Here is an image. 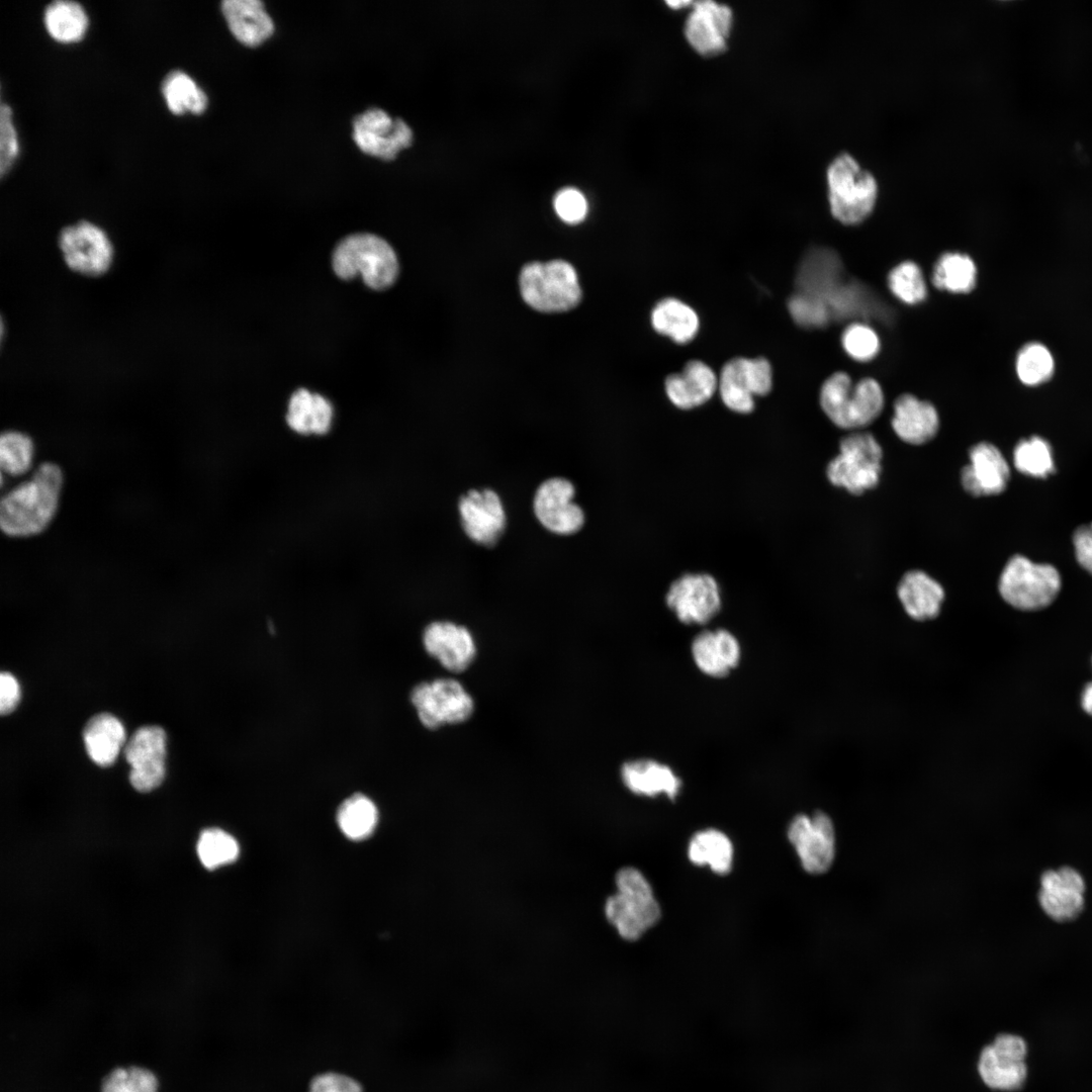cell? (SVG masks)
Masks as SVG:
<instances>
[{
	"mask_svg": "<svg viewBox=\"0 0 1092 1092\" xmlns=\"http://www.w3.org/2000/svg\"><path fill=\"white\" fill-rule=\"evenodd\" d=\"M334 410L331 401L307 389L296 390L289 398L285 422L299 436H325L333 426Z\"/></svg>",
	"mask_w": 1092,
	"mask_h": 1092,
	"instance_id": "484cf974",
	"label": "cell"
},
{
	"mask_svg": "<svg viewBox=\"0 0 1092 1092\" xmlns=\"http://www.w3.org/2000/svg\"><path fill=\"white\" fill-rule=\"evenodd\" d=\"M883 451L876 438L867 432L845 436L839 453L827 465L829 481L853 494L875 487L882 470Z\"/></svg>",
	"mask_w": 1092,
	"mask_h": 1092,
	"instance_id": "ba28073f",
	"label": "cell"
},
{
	"mask_svg": "<svg viewBox=\"0 0 1092 1092\" xmlns=\"http://www.w3.org/2000/svg\"><path fill=\"white\" fill-rule=\"evenodd\" d=\"M718 380L725 406L734 413L749 414L754 410V397L771 390L772 368L762 357H736L724 364Z\"/></svg>",
	"mask_w": 1092,
	"mask_h": 1092,
	"instance_id": "8fae6325",
	"label": "cell"
},
{
	"mask_svg": "<svg viewBox=\"0 0 1092 1092\" xmlns=\"http://www.w3.org/2000/svg\"><path fill=\"white\" fill-rule=\"evenodd\" d=\"M969 458L970 463L961 474L962 485L968 493L992 495L1005 489L1010 477L1009 465L995 445L976 444L971 448Z\"/></svg>",
	"mask_w": 1092,
	"mask_h": 1092,
	"instance_id": "44dd1931",
	"label": "cell"
},
{
	"mask_svg": "<svg viewBox=\"0 0 1092 1092\" xmlns=\"http://www.w3.org/2000/svg\"><path fill=\"white\" fill-rule=\"evenodd\" d=\"M166 742V733L159 726H143L129 738L124 755L131 767L130 784L136 791L150 792L163 782Z\"/></svg>",
	"mask_w": 1092,
	"mask_h": 1092,
	"instance_id": "9a60e30c",
	"label": "cell"
},
{
	"mask_svg": "<svg viewBox=\"0 0 1092 1092\" xmlns=\"http://www.w3.org/2000/svg\"><path fill=\"white\" fill-rule=\"evenodd\" d=\"M616 886L618 892L605 905L606 917L623 938L636 940L659 920V904L650 884L635 868L621 869Z\"/></svg>",
	"mask_w": 1092,
	"mask_h": 1092,
	"instance_id": "277c9868",
	"label": "cell"
},
{
	"mask_svg": "<svg viewBox=\"0 0 1092 1092\" xmlns=\"http://www.w3.org/2000/svg\"><path fill=\"white\" fill-rule=\"evenodd\" d=\"M308 1092H363L361 1086L352 1078L338 1074L326 1073L316 1076L309 1086Z\"/></svg>",
	"mask_w": 1092,
	"mask_h": 1092,
	"instance_id": "7dc6e473",
	"label": "cell"
},
{
	"mask_svg": "<svg viewBox=\"0 0 1092 1092\" xmlns=\"http://www.w3.org/2000/svg\"><path fill=\"white\" fill-rule=\"evenodd\" d=\"M353 139L362 152L391 160L411 146L413 131L402 119H392L384 110L371 108L355 117Z\"/></svg>",
	"mask_w": 1092,
	"mask_h": 1092,
	"instance_id": "5bb4252c",
	"label": "cell"
},
{
	"mask_svg": "<svg viewBox=\"0 0 1092 1092\" xmlns=\"http://www.w3.org/2000/svg\"><path fill=\"white\" fill-rule=\"evenodd\" d=\"M1015 370L1023 384L1039 385L1053 376L1054 357L1044 345L1037 342L1028 343L1019 350L1016 356Z\"/></svg>",
	"mask_w": 1092,
	"mask_h": 1092,
	"instance_id": "74e56055",
	"label": "cell"
},
{
	"mask_svg": "<svg viewBox=\"0 0 1092 1092\" xmlns=\"http://www.w3.org/2000/svg\"><path fill=\"white\" fill-rule=\"evenodd\" d=\"M411 701L420 722L428 729L463 723L475 709L464 686L450 677L420 682L413 689Z\"/></svg>",
	"mask_w": 1092,
	"mask_h": 1092,
	"instance_id": "9c48e42d",
	"label": "cell"
},
{
	"mask_svg": "<svg viewBox=\"0 0 1092 1092\" xmlns=\"http://www.w3.org/2000/svg\"><path fill=\"white\" fill-rule=\"evenodd\" d=\"M620 774L624 786L640 796L665 794L669 799H674L681 788V780L669 765L650 758L626 761Z\"/></svg>",
	"mask_w": 1092,
	"mask_h": 1092,
	"instance_id": "d4e9b609",
	"label": "cell"
},
{
	"mask_svg": "<svg viewBox=\"0 0 1092 1092\" xmlns=\"http://www.w3.org/2000/svg\"><path fill=\"white\" fill-rule=\"evenodd\" d=\"M650 323L656 333L680 345L694 340L700 328L696 310L674 297L662 298L653 306Z\"/></svg>",
	"mask_w": 1092,
	"mask_h": 1092,
	"instance_id": "f546056e",
	"label": "cell"
},
{
	"mask_svg": "<svg viewBox=\"0 0 1092 1092\" xmlns=\"http://www.w3.org/2000/svg\"><path fill=\"white\" fill-rule=\"evenodd\" d=\"M991 1046L1002 1057L1024 1062L1027 1050L1024 1040L1019 1036L1000 1034L996 1037Z\"/></svg>",
	"mask_w": 1092,
	"mask_h": 1092,
	"instance_id": "f907efd6",
	"label": "cell"
},
{
	"mask_svg": "<svg viewBox=\"0 0 1092 1092\" xmlns=\"http://www.w3.org/2000/svg\"><path fill=\"white\" fill-rule=\"evenodd\" d=\"M691 654L703 673L711 677H724L738 665L741 646L736 636L727 629L703 630L694 637Z\"/></svg>",
	"mask_w": 1092,
	"mask_h": 1092,
	"instance_id": "7402d4cb",
	"label": "cell"
},
{
	"mask_svg": "<svg viewBox=\"0 0 1092 1092\" xmlns=\"http://www.w3.org/2000/svg\"><path fill=\"white\" fill-rule=\"evenodd\" d=\"M158 1086L156 1075L149 1069L117 1067L102 1079L100 1092H158Z\"/></svg>",
	"mask_w": 1092,
	"mask_h": 1092,
	"instance_id": "b9f144b4",
	"label": "cell"
},
{
	"mask_svg": "<svg viewBox=\"0 0 1092 1092\" xmlns=\"http://www.w3.org/2000/svg\"><path fill=\"white\" fill-rule=\"evenodd\" d=\"M378 818L376 805L363 794H354L346 799L336 816L342 833L354 841L369 837L377 826Z\"/></svg>",
	"mask_w": 1092,
	"mask_h": 1092,
	"instance_id": "836d02e7",
	"label": "cell"
},
{
	"mask_svg": "<svg viewBox=\"0 0 1092 1092\" xmlns=\"http://www.w3.org/2000/svg\"><path fill=\"white\" fill-rule=\"evenodd\" d=\"M19 153L17 131L14 127L11 107L2 102L0 107V175L3 177L14 164Z\"/></svg>",
	"mask_w": 1092,
	"mask_h": 1092,
	"instance_id": "f6af8a7d",
	"label": "cell"
},
{
	"mask_svg": "<svg viewBox=\"0 0 1092 1092\" xmlns=\"http://www.w3.org/2000/svg\"><path fill=\"white\" fill-rule=\"evenodd\" d=\"M788 837L806 872L822 874L831 867L835 855V834L827 815L816 812L811 816H796L789 825Z\"/></svg>",
	"mask_w": 1092,
	"mask_h": 1092,
	"instance_id": "4fadbf2b",
	"label": "cell"
},
{
	"mask_svg": "<svg viewBox=\"0 0 1092 1092\" xmlns=\"http://www.w3.org/2000/svg\"><path fill=\"white\" fill-rule=\"evenodd\" d=\"M83 740L89 757L99 766L107 767L116 760L125 741L121 722L109 713H100L88 720Z\"/></svg>",
	"mask_w": 1092,
	"mask_h": 1092,
	"instance_id": "f1b7e54d",
	"label": "cell"
},
{
	"mask_svg": "<svg viewBox=\"0 0 1092 1092\" xmlns=\"http://www.w3.org/2000/svg\"><path fill=\"white\" fill-rule=\"evenodd\" d=\"M787 306L794 322L803 328L824 327L831 316L822 299L797 291L789 297Z\"/></svg>",
	"mask_w": 1092,
	"mask_h": 1092,
	"instance_id": "7bdbcfd3",
	"label": "cell"
},
{
	"mask_svg": "<svg viewBox=\"0 0 1092 1092\" xmlns=\"http://www.w3.org/2000/svg\"><path fill=\"white\" fill-rule=\"evenodd\" d=\"M554 208L558 216L567 223L580 222L587 212L584 195L576 188L565 187L554 197Z\"/></svg>",
	"mask_w": 1092,
	"mask_h": 1092,
	"instance_id": "bcb514c9",
	"label": "cell"
},
{
	"mask_svg": "<svg viewBox=\"0 0 1092 1092\" xmlns=\"http://www.w3.org/2000/svg\"><path fill=\"white\" fill-rule=\"evenodd\" d=\"M1081 706L1087 714L1092 716V682L1088 684L1083 691Z\"/></svg>",
	"mask_w": 1092,
	"mask_h": 1092,
	"instance_id": "816d5d0a",
	"label": "cell"
},
{
	"mask_svg": "<svg viewBox=\"0 0 1092 1092\" xmlns=\"http://www.w3.org/2000/svg\"><path fill=\"white\" fill-rule=\"evenodd\" d=\"M422 638L427 653L451 672L466 670L476 657L475 639L462 625L435 621L425 628Z\"/></svg>",
	"mask_w": 1092,
	"mask_h": 1092,
	"instance_id": "e0dca14e",
	"label": "cell"
},
{
	"mask_svg": "<svg viewBox=\"0 0 1092 1092\" xmlns=\"http://www.w3.org/2000/svg\"><path fill=\"white\" fill-rule=\"evenodd\" d=\"M732 18L728 6L709 0L698 1L686 22L687 39L703 56L718 55L726 49Z\"/></svg>",
	"mask_w": 1092,
	"mask_h": 1092,
	"instance_id": "ffe728a7",
	"label": "cell"
},
{
	"mask_svg": "<svg viewBox=\"0 0 1092 1092\" xmlns=\"http://www.w3.org/2000/svg\"><path fill=\"white\" fill-rule=\"evenodd\" d=\"M891 292L901 301L916 304L927 296V287L920 267L912 261L895 266L888 275Z\"/></svg>",
	"mask_w": 1092,
	"mask_h": 1092,
	"instance_id": "60d3db41",
	"label": "cell"
},
{
	"mask_svg": "<svg viewBox=\"0 0 1092 1092\" xmlns=\"http://www.w3.org/2000/svg\"><path fill=\"white\" fill-rule=\"evenodd\" d=\"M573 495V484L565 478L553 477L541 483L534 497V512L539 522L556 534L577 532L584 523V515L572 502Z\"/></svg>",
	"mask_w": 1092,
	"mask_h": 1092,
	"instance_id": "2e32d148",
	"label": "cell"
},
{
	"mask_svg": "<svg viewBox=\"0 0 1092 1092\" xmlns=\"http://www.w3.org/2000/svg\"><path fill=\"white\" fill-rule=\"evenodd\" d=\"M519 285L524 301L542 312L567 311L581 300L576 271L563 260L525 265L520 273Z\"/></svg>",
	"mask_w": 1092,
	"mask_h": 1092,
	"instance_id": "5b68a950",
	"label": "cell"
},
{
	"mask_svg": "<svg viewBox=\"0 0 1092 1092\" xmlns=\"http://www.w3.org/2000/svg\"><path fill=\"white\" fill-rule=\"evenodd\" d=\"M666 3L672 8H678V7L680 8L682 6L691 4L692 2L691 1H686V0H679V1L672 0V1H666Z\"/></svg>",
	"mask_w": 1092,
	"mask_h": 1092,
	"instance_id": "f5cc1de1",
	"label": "cell"
},
{
	"mask_svg": "<svg viewBox=\"0 0 1092 1092\" xmlns=\"http://www.w3.org/2000/svg\"><path fill=\"white\" fill-rule=\"evenodd\" d=\"M221 11L234 36L246 46H258L273 32V21L261 1L224 0Z\"/></svg>",
	"mask_w": 1092,
	"mask_h": 1092,
	"instance_id": "4316f807",
	"label": "cell"
},
{
	"mask_svg": "<svg viewBox=\"0 0 1092 1092\" xmlns=\"http://www.w3.org/2000/svg\"><path fill=\"white\" fill-rule=\"evenodd\" d=\"M198 858L207 870L234 862L240 854L237 839L220 828H207L198 838L196 846Z\"/></svg>",
	"mask_w": 1092,
	"mask_h": 1092,
	"instance_id": "8d00e7d4",
	"label": "cell"
},
{
	"mask_svg": "<svg viewBox=\"0 0 1092 1092\" xmlns=\"http://www.w3.org/2000/svg\"><path fill=\"white\" fill-rule=\"evenodd\" d=\"M48 34L61 43L80 41L87 32L89 18L85 8L72 0H55L43 11Z\"/></svg>",
	"mask_w": 1092,
	"mask_h": 1092,
	"instance_id": "4dcf8cb0",
	"label": "cell"
},
{
	"mask_svg": "<svg viewBox=\"0 0 1092 1092\" xmlns=\"http://www.w3.org/2000/svg\"><path fill=\"white\" fill-rule=\"evenodd\" d=\"M665 603L684 624H706L721 609L717 580L708 573H687L671 582Z\"/></svg>",
	"mask_w": 1092,
	"mask_h": 1092,
	"instance_id": "7c38bea8",
	"label": "cell"
},
{
	"mask_svg": "<svg viewBox=\"0 0 1092 1092\" xmlns=\"http://www.w3.org/2000/svg\"><path fill=\"white\" fill-rule=\"evenodd\" d=\"M820 406L838 428L854 430L873 423L884 407V393L874 378L866 377L853 383L850 376L838 371L822 384Z\"/></svg>",
	"mask_w": 1092,
	"mask_h": 1092,
	"instance_id": "7a4b0ae2",
	"label": "cell"
},
{
	"mask_svg": "<svg viewBox=\"0 0 1092 1092\" xmlns=\"http://www.w3.org/2000/svg\"><path fill=\"white\" fill-rule=\"evenodd\" d=\"M979 1073L991 1088L1001 1090L1018 1089L1026 1078V1065L998 1055L991 1045L986 1046L980 1056Z\"/></svg>",
	"mask_w": 1092,
	"mask_h": 1092,
	"instance_id": "d590c367",
	"label": "cell"
},
{
	"mask_svg": "<svg viewBox=\"0 0 1092 1092\" xmlns=\"http://www.w3.org/2000/svg\"><path fill=\"white\" fill-rule=\"evenodd\" d=\"M897 594L905 612L917 621L935 618L944 599L939 582L921 570L905 573L899 582Z\"/></svg>",
	"mask_w": 1092,
	"mask_h": 1092,
	"instance_id": "83f0119b",
	"label": "cell"
},
{
	"mask_svg": "<svg viewBox=\"0 0 1092 1092\" xmlns=\"http://www.w3.org/2000/svg\"><path fill=\"white\" fill-rule=\"evenodd\" d=\"M20 699V689L16 678L7 671L0 674V712L7 715L13 712Z\"/></svg>",
	"mask_w": 1092,
	"mask_h": 1092,
	"instance_id": "681fc988",
	"label": "cell"
},
{
	"mask_svg": "<svg viewBox=\"0 0 1092 1092\" xmlns=\"http://www.w3.org/2000/svg\"><path fill=\"white\" fill-rule=\"evenodd\" d=\"M689 858L699 866L708 864L715 873H729L733 860V846L721 831L706 829L697 832L689 844Z\"/></svg>",
	"mask_w": 1092,
	"mask_h": 1092,
	"instance_id": "d6a6232c",
	"label": "cell"
},
{
	"mask_svg": "<svg viewBox=\"0 0 1092 1092\" xmlns=\"http://www.w3.org/2000/svg\"><path fill=\"white\" fill-rule=\"evenodd\" d=\"M333 268L342 279L361 274L367 286L381 290L396 279L398 262L386 241L371 234H356L338 244L333 253Z\"/></svg>",
	"mask_w": 1092,
	"mask_h": 1092,
	"instance_id": "3957f363",
	"label": "cell"
},
{
	"mask_svg": "<svg viewBox=\"0 0 1092 1092\" xmlns=\"http://www.w3.org/2000/svg\"><path fill=\"white\" fill-rule=\"evenodd\" d=\"M161 92L169 111L175 115L201 114L208 104L202 88L182 70H172L164 77Z\"/></svg>",
	"mask_w": 1092,
	"mask_h": 1092,
	"instance_id": "1f68e13d",
	"label": "cell"
},
{
	"mask_svg": "<svg viewBox=\"0 0 1092 1092\" xmlns=\"http://www.w3.org/2000/svg\"><path fill=\"white\" fill-rule=\"evenodd\" d=\"M828 200L832 215L844 224H856L873 211L878 184L848 154L837 156L827 169Z\"/></svg>",
	"mask_w": 1092,
	"mask_h": 1092,
	"instance_id": "8992f818",
	"label": "cell"
},
{
	"mask_svg": "<svg viewBox=\"0 0 1092 1092\" xmlns=\"http://www.w3.org/2000/svg\"><path fill=\"white\" fill-rule=\"evenodd\" d=\"M841 344L844 351L859 362L874 359L881 347L877 333L870 326L861 323H853L845 328L841 336Z\"/></svg>",
	"mask_w": 1092,
	"mask_h": 1092,
	"instance_id": "ee69618b",
	"label": "cell"
},
{
	"mask_svg": "<svg viewBox=\"0 0 1092 1092\" xmlns=\"http://www.w3.org/2000/svg\"><path fill=\"white\" fill-rule=\"evenodd\" d=\"M718 377L705 362L691 360L680 372L669 374L664 389L669 401L680 410H692L706 403L718 389Z\"/></svg>",
	"mask_w": 1092,
	"mask_h": 1092,
	"instance_id": "603a6c76",
	"label": "cell"
},
{
	"mask_svg": "<svg viewBox=\"0 0 1092 1092\" xmlns=\"http://www.w3.org/2000/svg\"><path fill=\"white\" fill-rule=\"evenodd\" d=\"M1015 468L1033 477H1046L1055 471L1052 448L1038 436L1021 440L1013 452Z\"/></svg>",
	"mask_w": 1092,
	"mask_h": 1092,
	"instance_id": "f35d334b",
	"label": "cell"
},
{
	"mask_svg": "<svg viewBox=\"0 0 1092 1092\" xmlns=\"http://www.w3.org/2000/svg\"><path fill=\"white\" fill-rule=\"evenodd\" d=\"M34 446L31 438L18 431H6L0 438V464L2 472L17 476L31 467Z\"/></svg>",
	"mask_w": 1092,
	"mask_h": 1092,
	"instance_id": "ab89813d",
	"label": "cell"
},
{
	"mask_svg": "<svg viewBox=\"0 0 1092 1092\" xmlns=\"http://www.w3.org/2000/svg\"><path fill=\"white\" fill-rule=\"evenodd\" d=\"M63 481V472L57 464L39 465L28 480L3 495L2 531L10 537H28L46 530L57 513Z\"/></svg>",
	"mask_w": 1092,
	"mask_h": 1092,
	"instance_id": "6da1fadb",
	"label": "cell"
},
{
	"mask_svg": "<svg viewBox=\"0 0 1092 1092\" xmlns=\"http://www.w3.org/2000/svg\"><path fill=\"white\" fill-rule=\"evenodd\" d=\"M1073 544L1078 563L1092 574V522L1076 529Z\"/></svg>",
	"mask_w": 1092,
	"mask_h": 1092,
	"instance_id": "c3c4849f",
	"label": "cell"
},
{
	"mask_svg": "<svg viewBox=\"0 0 1092 1092\" xmlns=\"http://www.w3.org/2000/svg\"><path fill=\"white\" fill-rule=\"evenodd\" d=\"M977 268L966 254L944 253L933 267L932 283L941 290L953 293H968L976 285Z\"/></svg>",
	"mask_w": 1092,
	"mask_h": 1092,
	"instance_id": "e575fe53",
	"label": "cell"
},
{
	"mask_svg": "<svg viewBox=\"0 0 1092 1092\" xmlns=\"http://www.w3.org/2000/svg\"><path fill=\"white\" fill-rule=\"evenodd\" d=\"M891 424L901 440L911 445H922L936 435L939 418L932 403L905 393L894 402Z\"/></svg>",
	"mask_w": 1092,
	"mask_h": 1092,
	"instance_id": "cb8c5ba5",
	"label": "cell"
},
{
	"mask_svg": "<svg viewBox=\"0 0 1092 1092\" xmlns=\"http://www.w3.org/2000/svg\"><path fill=\"white\" fill-rule=\"evenodd\" d=\"M998 589L1002 599L1022 611L1051 605L1061 589L1059 571L1051 564L1034 563L1022 555L1012 556L1003 568Z\"/></svg>",
	"mask_w": 1092,
	"mask_h": 1092,
	"instance_id": "52a82bcc",
	"label": "cell"
},
{
	"mask_svg": "<svg viewBox=\"0 0 1092 1092\" xmlns=\"http://www.w3.org/2000/svg\"><path fill=\"white\" fill-rule=\"evenodd\" d=\"M58 245L66 265L81 275L97 277L111 267L113 245L99 225L80 220L65 226L59 234Z\"/></svg>",
	"mask_w": 1092,
	"mask_h": 1092,
	"instance_id": "30bf717a",
	"label": "cell"
},
{
	"mask_svg": "<svg viewBox=\"0 0 1092 1092\" xmlns=\"http://www.w3.org/2000/svg\"><path fill=\"white\" fill-rule=\"evenodd\" d=\"M461 524L466 535L476 543L493 546L506 527L502 500L492 489H472L458 503Z\"/></svg>",
	"mask_w": 1092,
	"mask_h": 1092,
	"instance_id": "ac0fdd59",
	"label": "cell"
},
{
	"mask_svg": "<svg viewBox=\"0 0 1092 1092\" xmlns=\"http://www.w3.org/2000/svg\"><path fill=\"white\" fill-rule=\"evenodd\" d=\"M1085 884L1073 868L1046 871L1040 878L1038 902L1042 910L1059 922L1076 919L1084 909Z\"/></svg>",
	"mask_w": 1092,
	"mask_h": 1092,
	"instance_id": "d6986e66",
	"label": "cell"
}]
</instances>
